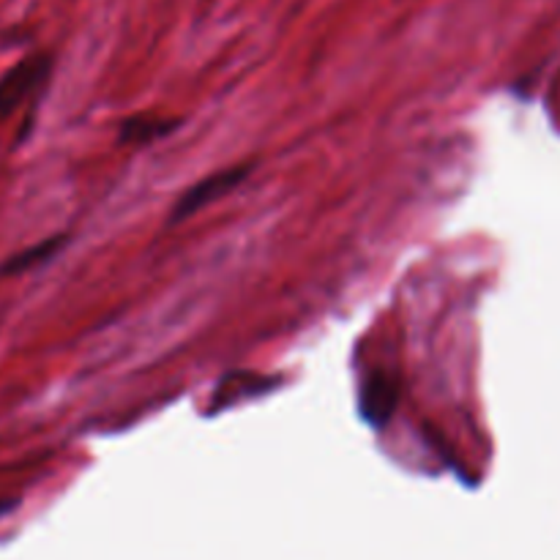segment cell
Masks as SVG:
<instances>
[{"mask_svg": "<svg viewBox=\"0 0 560 560\" xmlns=\"http://www.w3.org/2000/svg\"><path fill=\"white\" fill-rule=\"evenodd\" d=\"M252 173V164H233V167L217 170V173L206 175L202 180H197L195 186L180 195V200L173 208V222H184V219L195 217L197 211H202L206 206L217 202L219 197H224L228 191H233L241 180H246V175Z\"/></svg>", "mask_w": 560, "mask_h": 560, "instance_id": "cell-1", "label": "cell"}, {"mask_svg": "<svg viewBox=\"0 0 560 560\" xmlns=\"http://www.w3.org/2000/svg\"><path fill=\"white\" fill-rule=\"evenodd\" d=\"M47 71V55H33V58H25L22 63H16L14 69L0 80V115L11 113L22 98L31 96L33 88H38L44 82Z\"/></svg>", "mask_w": 560, "mask_h": 560, "instance_id": "cell-2", "label": "cell"}, {"mask_svg": "<svg viewBox=\"0 0 560 560\" xmlns=\"http://www.w3.org/2000/svg\"><path fill=\"white\" fill-rule=\"evenodd\" d=\"M399 402V386L386 375L372 377L361 392V413L372 427H383L394 416Z\"/></svg>", "mask_w": 560, "mask_h": 560, "instance_id": "cell-3", "label": "cell"}, {"mask_svg": "<svg viewBox=\"0 0 560 560\" xmlns=\"http://www.w3.org/2000/svg\"><path fill=\"white\" fill-rule=\"evenodd\" d=\"M178 126V120L173 118H156V115H137V118H129L120 124V140L124 142H151L159 140V137L170 135V131Z\"/></svg>", "mask_w": 560, "mask_h": 560, "instance_id": "cell-4", "label": "cell"}, {"mask_svg": "<svg viewBox=\"0 0 560 560\" xmlns=\"http://www.w3.org/2000/svg\"><path fill=\"white\" fill-rule=\"evenodd\" d=\"M60 244H63V238H60V235H58V238L44 241V244H36V246H31V249L20 252V255H14L9 262H5L3 273H20V271H27V268L38 266V262H42V260L52 257L55 249H58Z\"/></svg>", "mask_w": 560, "mask_h": 560, "instance_id": "cell-5", "label": "cell"}, {"mask_svg": "<svg viewBox=\"0 0 560 560\" xmlns=\"http://www.w3.org/2000/svg\"><path fill=\"white\" fill-rule=\"evenodd\" d=\"M16 501H0V517H5L9 512H14Z\"/></svg>", "mask_w": 560, "mask_h": 560, "instance_id": "cell-6", "label": "cell"}]
</instances>
